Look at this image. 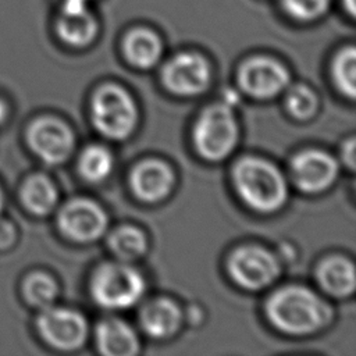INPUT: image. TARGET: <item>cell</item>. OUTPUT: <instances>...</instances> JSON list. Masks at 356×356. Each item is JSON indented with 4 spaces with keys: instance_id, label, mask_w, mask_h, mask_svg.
<instances>
[{
    "instance_id": "cell-9",
    "label": "cell",
    "mask_w": 356,
    "mask_h": 356,
    "mask_svg": "<svg viewBox=\"0 0 356 356\" xmlns=\"http://www.w3.org/2000/svg\"><path fill=\"white\" fill-rule=\"evenodd\" d=\"M163 82L177 95H197L210 82L209 63L199 54L181 53L172 57L163 68Z\"/></svg>"
},
{
    "instance_id": "cell-21",
    "label": "cell",
    "mask_w": 356,
    "mask_h": 356,
    "mask_svg": "<svg viewBox=\"0 0 356 356\" xmlns=\"http://www.w3.org/2000/svg\"><path fill=\"white\" fill-rule=\"evenodd\" d=\"M332 75L338 89L353 99L356 93V51L353 46L338 53L334 61Z\"/></svg>"
},
{
    "instance_id": "cell-16",
    "label": "cell",
    "mask_w": 356,
    "mask_h": 356,
    "mask_svg": "<svg viewBox=\"0 0 356 356\" xmlns=\"http://www.w3.org/2000/svg\"><path fill=\"white\" fill-rule=\"evenodd\" d=\"M181 323L179 307L170 299H157L146 305L140 313V325L154 338L172 335Z\"/></svg>"
},
{
    "instance_id": "cell-23",
    "label": "cell",
    "mask_w": 356,
    "mask_h": 356,
    "mask_svg": "<svg viewBox=\"0 0 356 356\" xmlns=\"http://www.w3.org/2000/svg\"><path fill=\"white\" fill-rule=\"evenodd\" d=\"M24 293L26 299L38 307H49L57 296L56 282L46 274L36 273L28 277L24 284Z\"/></svg>"
},
{
    "instance_id": "cell-1",
    "label": "cell",
    "mask_w": 356,
    "mask_h": 356,
    "mask_svg": "<svg viewBox=\"0 0 356 356\" xmlns=\"http://www.w3.org/2000/svg\"><path fill=\"white\" fill-rule=\"evenodd\" d=\"M266 310L280 331L292 335L314 332L325 323L330 312L316 293L302 286H286L275 292Z\"/></svg>"
},
{
    "instance_id": "cell-28",
    "label": "cell",
    "mask_w": 356,
    "mask_h": 356,
    "mask_svg": "<svg viewBox=\"0 0 356 356\" xmlns=\"http://www.w3.org/2000/svg\"><path fill=\"white\" fill-rule=\"evenodd\" d=\"M343 6L346 7L348 13L350 15L355 14V10H356V0H343Z\"/></svg>"
},
{
    "instance_id": "cell-13",
    "label": "cell",
    "mask_w": 356,
    "mask_h": 356,
    "mask_svg": "<svg viewBox=\"0 0 356 356\" xmlns=\"http://www.w3.org/2000/svg\"><path fill=\"white\" fill-rule=\"evenodd\" d=\"M174 184L170 167L159 160L140 163L132 172V191L143 202H159L165 197Z\"/></svg>"
},
{
    "instance_id": "cell-11",
    "label": "cell",
    "mask_w": 356,
    "mask_h": 356,
    "mask_svg": "<svg viewBox=\"0 0 356 356\" xmlns=\"http://www.w3.org/2000/svg\"><path fill=\"white\" fill-rule=\"evenodd\" d=\"M28 142L31 149L49 164L63 163L74 147L72 132L65 124L54 118L35 121L28 131Z\"/></svg>"
},
{
    "instance_id": "cell-26",
    "label": "cell",
    "mask_w": 356,
    "mask_h": 356,
    "mask_svg": "<svg viewBox=\"0 0 356 356\" xmlns=\"http://www.w3.org/2000/svg\"><path fill=\"white\" fill-rule=\"evenodd\" d=\"M15 239V231L13 224L6 220H0V248H8Z\"/></svg>"
},
{
    "instance_id": "cell-12",
    "label": "cell",
    "mask_w": 356,
    "mask_h": 356,
    "mask_svg": "<svg viewBox=\"0 0 356 356\" xmlns=\"http://www.w3.org/2000/svg\"><path fill=\"white\" fill-rule=\"evenodd\" d=\"M293 182L305 192H321L337 178L338 164L321 150H306L292 160Z\"/></svg>"
},
{
    "instance_id": "cell-4",
    "label": "cell",
    "mask_w": 356,
    "mask_h": 356,
    "mask_svg": "<svg viewBox=\"0 0 356 356\" xmlns=\"http://www.w3.org/2000/svg\"><path fill=\"white\" fill-rule=\"evenodd\" d=\"M90 117L95 127L104 136L124 139L135 128L136 107L127 90L108 85L95 93L90 104Z\"/></svg>"
},
{
    "instance_id": "cell-29",
    "label": "cell",
    "mask_w": 356,
    "mask_h": 356,
    "mask_svg": "<svg viewBox=\"0 0 356 356\" xmlns=\"http://www.w3.org/2000/svg\"><path fill=\"white\" fill-rule=\"evenodd\" d=\"M6 117H7V107H6V104L0 100V124L6 120Z\"/></svg>"
},
{
    "instance_id": "cell-10",
    "label": "cell",
    "mask_w": 356,
    "mask_h": 356,
    "mask_svg": "<svg viewBox=\"0 0 356 356\" xmlns=\"http://www.w3.org/2000/svg\"><path fill=\"white\" fill-rule=\"evenodd\" d=\"M61 231L71 239L89 242L97 239L107 228L103 209L88 199H76L63 207L58 214Z\"/></svg>"
},
{
    "instance_id": "cell-6",
    "label": "cell",
    "mask_w": 356,
    "mask_h": 356,
    "mask_svg": "<svg viewBox=\"0 0 356 356\" xmlns=\"http://www.w3.org/2000/svg\"><path fill=\"white\" fill-rule=\"evenodd\" d=\"M229 274L246 289H260L271 284L280 268L277 259L259 246L239 248L229 259Z\"/></svg>"
},
{
    "instance_id": "cell-5",
    "label": "cell",
    "mask_w": 356,
    "mask_h": 356,
    "mask_svg": "<svg viewBox=\"0 0 356 356\" xmlns=\"http://www.w3.org/2000/svg\"><path fill=\"white\" fill-rule=\"evenodd\" d=\"M238 128L232 111L225 104L207 107L193 129L197 152L207 160H222L235 147Z\"/></svg>"
},
{
    "instance_id": "cell-14",
    "label": "cell",
    "mask_w": 356,
    "mask_h": 356,
    "mask_svg": "<svg viewBox=\"0 0 356 356\" xmlns=\"http://www.w3.org/2000/svg\"><path fill=\"white\" fill-rule=\"evenodd\" d=\"M57 33L68 44L82 47L89 44L97 33V21L88 7H63L57 18Z\"/></svg>"
},
{
    "instance_id": "cell-7",
    "label": "cell",
    "mask_w": 356,
    "mask_h": 356,
    "mask_svg": "<svg viewBox=\"0 0 356 356\" xmlns=\"http://www.w3.org/2000/svg\"><path fill=\"white\" fill-rule=\"evenodd\" d=\"M42 337L60 349L79 348L88 334V325L82 314L63 307H44L38 318Z\"/></svg>"
},
{
    "instance_id": "cell-8",
    "label": "cell",
    "mask_w": 356,
    "mask_h": 356,
    "mask_svg": "<svg viewBox=\"0 0 356 356\" xmlns=\"http://www.w3.org/2000/svg\"><path fill=\"white\" fill-rule=\"evenodd\" d=\"M288 82L286 68L270 57H253L239 70V83L252 97H273L282 92Z\"/></svg>"
},
{
    "instance_id": "cell-25",
    "label": "cell",
    "mask_w": 356,
    "mask_h": 356,
    "mask_svg": "<svg viewBox=\"0 0 356 356\" xmlns=\"http://www.w3.org/2000/svg\"><path fill=\"white\" fill-rule=\"evenodd\" d=\"M331 0H284V7L289 15L300 21H313L321 17Z\"/></svg>"
},
{
    "instance_id": "cell-20",
    "label": "cell",
    "mask_w": 356,
    "mask_h": 356,
    "mask_svg": "<svg viewBox=\"0 0 356 356\" xmlns=\"http://www.w3.org/2000/svg\"><path fill=\"white\" fill-rule=\"evenodd\" d=\"M78 167L81 175L85 179L90 182H99L111 172L113 156L103 146H89L82 152Z\"/></svg>"
},
{
    "instance_id": "cell-27",
    "label": "cell",
    "mask_w": 356,
    "mask_h": 356,
    "mask_svg": "<svg viewBox=\"0 0 356 356\" xmlns=\"http://www.w3.org/2000/svg\"><path fill=\"white\" fill-rule=\"evenodd\" d=\"M355 139L350 138L345 145H343V149H342V156H343V160L345 163H348V165L350 168L355 167Z\"/></svg>"
},
{
    "instance_id": "cell-2",
    "label": "cell",
    "mask_w": 356,
    "mask_h": 356,
    "mask_svg": "<svg viewBox=\"0 0 356 356\" xmlns=\"http://www.w3.org/2000/svg\"><path fill=\"white\" fill-rule=\"evenodd\" d=\"M234 184L243 202L261 213L278 210L288 195L282 174L268 161L246 157L234 168Z\"/></svg>"
},
{
    "instance_id": "cell-22",
    "label": "cell",
    "mask_w": 356,
    "mask_h": 356,
    "mask_svg": "<svg viewBox=\"0 0 356 356\" xmlns=\"http://www.w3.org/2000/svg\"><path fill=\"white\" fill-rule=\"evenodd\" d=\"M108 245L117 256L135 259L146 250V238L134 227H121L111 234Z\"/></svg>"
},
{
    "instance_id": "cell-19",
    "label": "cell",
    "mask_w": 356,
    "mask_h": 356,
    "mask_svg": "<svg viewBox=\"0 0 356 356\" xmlns=\"http://www.w3.org/2000/svg\"><path fill=\"white\" fill-rule=\"evenodd\" d=\"M24 204L35 214L43 216L53 210L57 202V191L53 182L42 174L29 177L21 191Z\"/></svg>"
},
{
    "instance_id": "cell-18",
    "label": "cell",
    "mask_w": 356,
    "mask_h": 356,
    "mask_svg": "<svg viewBox=\"0 0 356 356\" xmlns=\"http://www.w3.org/2000/svg\"><path fill=\"white\" fill-rule=\"evenodd\" d=\"M161 42L149 29H135L124 39V53L127 60L138 68L153 67L161 56Z\"/></svg>"
},
{
    "instance_id": "cell-17",
    "label": "cell",
    "mask_w": 356,
    "mask_h": 356,
    "mask_svg": "<svg viewBox=\"0 0 356 356\" xmlns=\"http://www.w3.org/2000/svg\"><path fill=\"white\" fill-rule=\"evenodd\" d=\"M317 280L328 293L346 296L355 289V267L352 261L345 257H330L318 267Z\"/></svg>"
},
{
    "instance_id": "cell-24",
    "label": "cell",
    "mask_w": 356,
    "mask_h": 356,
    "mask_svg": "<svg viewBox=\"0 0 356 356\" xmlns=\"http://www.w3.org/2000/svg\"><path fill=\"white\" fill-rule=\"evenodd\" d=\"M286 107L293 117L306 120L316 113L317 97L306 86H293L286 95Z\"/></svg>"
},
{
    "instance_id": "cell-30",
    "label": "cell",
    "mask_w": 356,
    "mask_h": 356,
    "mask_svg": "<svg viewBox=\"0 0 356 356\" xmlns=\"http://www.w3.org/2000/svg\"><path fill=\"white\" fill-rule=\"evenodd\" d=\"M3 207V193H1V189H0V210Z\"/></svg>"
},
{
    "instance_id": "cell-15",
    "label": "cell",
    "mask_w": 356,
    "mask_h": 356,
    "mask_svg": "<svg viewBox=\"0 0 356 356\" xmlns=\"http://www.w3.org/2000/svg\"><path fill=\"white\" fill-rule=\"evenodd\" d=\"M96 342L99 350L108 356H131L139 349L135 331L118 318H108L97 325Z\"/></svg>"
},
{
    "instance_id": "cell-3",
    "label": "cell",
    "mask_w": 356,
    "mask_h": 356,
    "mask_svg": "<svg viewBox=\"0 0 356 356\" xmlns=\"http://www.w3.org/2000/svg\"><path fill=\"white\" fill-rule=\"evenodd\" d=\"M95 300L107 309H127L135 305L145 291L142 275L120 263H108L97 268L90 282Z\"/></svg>"
}]
</instances>
